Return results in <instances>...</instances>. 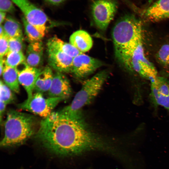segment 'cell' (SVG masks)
Returning a JSON list of instances; mask_svg holds the SVG:
<instances>
[{
	"mask_svg": "<svg viewBox=\"0 0 169 169\" xmlns=\"http://www.w3.org/2000/svg\"><path fill=\"white\" fill-rule=\"evenodd\" d=\"M35 138L46 150L59 156L107 146L105 141L89 127L81 112L69 115L59 111L52 112L41 120Z\"/></svg>",
	"mask_w": 169,
	"mask_h": 169,
	"instance_id": "6da1fadb",
	"label": "cell"
},
{
	"mask_svg": "<svg viewBox=\"0 0 169 169\" xmlns=\"http://www.w3.org/2000/svg\"><path fill=\"white\" fill-rule=\"evenodd\" d=\"M142 29L141 21L131 14L122 17L114 26L112 37L115 55L123 66L143 43Z\"/></svg>",
	"mask_w": 169,
	"mask_h": 169,
	"instance_id": "7a4b0ae2",
	"label": "cell"
},
{
	"mask_svg": "<svg viewBox=\"0 0 169 169\" xmlns=\"http://www.w3.org/2000/svg\"><path fill=\"white\" fill-rule=\"evenodd\" d=\"M35 119L32 115L11 110L7 113L0 146L7 147L25 142L34 133Z\"/></svg>",
	"mask_w": 169,
	"mask_h": 169,
	"instance_id": "3957f363",
	"label": "cell"
},
{
	"mask_svg": "<svg viewBox=\"0 0 169 169\" xmlns=\"http://www.w3.org/2000/svg\"><path fill=\"white\" fill-rule=\"evenodd\" d=\"M108 74V71L103 70L84 81L71 104L59 111L70 115L81 112L82 108L90 104L98 95Z\"/></svg>",
	"mask_w": 169,
	"mask_h": 169,
	"instance_id": "277c9868",
	"label": "cell"
},
{
	"mask_svg": "<svg viewBox=\"0 0 169 169\" xmlns=\"http://www.w3.org/2000/svg\"><path fill=\"white\" fill-rule=\"evenodd\" d=\"M20 10L27 21L44 36L49 25H53L45 13L29 0H12Z\"/></svg>",
	"mask_w": 169,
	"mask_h": 169,
	"instance_id": "5b68a950",
	"label": "cell"
},
{
	"mask_svg": "<svg viewBox=\"0 0 169 169\" xmlns=\"http://www.w3.org/2000/svg\"><path fill=\"white\" fill-rule=\"evenodd\" d=\"M61 98L48 97L46 98L43 93L35 92L29 99L17 105L18 108L45 118L52 112L53 110L61 101Z\"/></svg>",
	"mask_w": 169,
	"mask_h": 169,
	"instance_id": "8992f818",
	"label": "cell"
},
{
	"mask_svg": "<svg viewBox=\"0 0 169 169\" xmlns=\"http://www.w3.org/2000/svg\"><path fill=\"white\" fill-rule=\"evenodd\" d=\"M118 4L116 0H95L91 6L93 20L96 27L105 31L113 19Z\"/></svg>",
	"mask_w": 169,
	"mask_h": 169,
	"instance_id": "52a82bcc",
	"label": "cell"
},
{
	"mask_svg": "<svg viewBox=\"0 0 169 169\" xmlns=\"http://www.w3.org/2000/svg\"><path fill=\"white\" fill-rule=\"evenodd\" d=\"M143 43L135 49L124 67L150 81L158 75L153 65L146 57Z\"/></svg>",
	"mask_w": 169,
	"mask_h": 169,
	"instance_id": "ba28073f",
	"label": "cell"
},
{
	"mask_svg": "<svg viewBox=\"0 0 169 169\" xmlns=\"http://www.w3.org/2000/svg\"><path fill=\"white\" fill-rule=\"evenodd\" d=\"M103 65L100 60L82 53L73 58L71 73L78 79L86 78Z\"/></svg>",
	"mask_w": 169,
	"mask_h": 169,
	"instance_id": "9c48e42d",
	"label": "cell"
},
{
	"mask_svg": "<svg viewBox=\"0 0 169 169\" xmlns=\"http://www.w3.org/2000/svg\"><path fill=\"white\" fill-rule=\"evenodd\" d=\"M49 97L60 98L64 100L72 94L69 79L62 73L57 71L54 74L52 82L48 92Z\"/></svg>",
	"mask_w": 169,
	"mask_h": 169,
	"instance_id": "30bf717a",
	"label": "cell"
},
{
	"mask_svg": "<svg viewBox=\"0 0 169 169\" xmlns=\"http://www.w3.org/2000/svg\"><path fill=\"white\" fill-rule=\"evenodd\" d=\"M49 65L57 71L71 73L73 58L55 49L47 48Z\"/></svg>",
	"mask_w": 169,
	"mask_h": 169,
	"instance_id": "8fae6325",
	"label": "cell"
},
{
	"mask_svg": "<svg viewBox=\"0 0 169 169\" xmlns=\"http://www.w3.org/2000/svg\"><path fill=\"white\" fill-rule=\"evenodd\" d=\"M141 16L146 20L151 22L169 18V0H157L142 11Z\"/></svg>",
	"mask_w": 169,
	"mask_h": 169,
	"instance_id": "7c38bea8",
	"label": "cell"
},
{
	"mask_svg": "<svg viewBox=\"0 0 169 169\" xmlns=\"http://www.w3.org/2000/svg\"><path fill=\"white\" fill-rule=\"evenodd\" d=\"M42 71L41 69L30 66L27 64L18 70L19 84L25 89L27 99L32 96L36 81Z\"/></svg>",
	"mask_w": 169,
	"mask_h": 169,
	"instance_id": "4fadbf2b",
	"label": "cell"
},
{
	"mask_svg": "<svg viewBox=\"0 0 169 169\" xmlns=\"http://www.w3.org/2000/svg\"><path fill=\"white\" fill-rule=\"evenodd\" d=\"M43 49L41 41L30 42L27 47L25 56L26 62L28 66L37 68L43 60Z\"/></svg>",
	"mask_w": 169,
	"mask_h": 169,
	"instance_id": "5bb4252c",
	"label": "cell"
},
{
	"mask_svg": "<svg viewBox=\"0 0 169 169\" xmlns=\"http://www.w3.org/2000/svg\"><path fill=\"white\" fill-rule=\"evenodd\" d=\"M69 43L82 53L89 51L93 45L92 38L88 33L83 30L73 33L69 38Z\"/></svg>",
	"mask_w": 169,
	"mask_h": 169,
	"instance_id": "9a60e30c",
	"label": "cell"
},
{
	"mask_svg": "<svg viewBox=\"0 0 169 169\" xmlns=\"http://www.w3.org/2000/svg\"><path fill=\"white\" fill-rule=\"evenodd\" d=\"M47 45L48 48L55 49L73 58L83 53L70 43L64 42L56 36L49 38Z\"/></svg>",
	"mask_w": 169,
	"mask_h": 169,
	"instance_id": "2e32d148",
	"label": "cell"
},
{
	"mask_svg": "<svg viewBox=\"0 0 169 169\" xmlns=\"http://www.w3.org/2000/svg\"><path fill=\"white\" fill-rule=\"evenodd\" d=\"M5 83L13 91L19 93L20 91L18 73L16 67L6 65L2 74Z\"/></svg>",
	"mask_w": 169,
	"mask_h": 169,
	"instance_id": "e0dca14e",
	"label": "cell"
},
{
	"mask_svg": "<svg viewBox=\"0 0 169 169\" xmlns=\"http://www.w3.org/2000/svg\"><path fill=\"white\" fill-rule=\"evenodd\" d=\"M3 26L5 33L8 38L23 37L21 24L12 17H7Z\"/></svg>",
	"mask_w": 169,
	"mask_h": 169,
	"instance_id": "ac0fdd59",
	"label": "cell"
},
{
	"mask_svg": "<svg viewBox=\"0 0 169 169\" xmlns=\"http://www.w3.org/2000/svg\"><path fill=\"white\" fill-rule=\"evenodd\" d=\"M25 31L30 42L41 41L44 37L33 25L29 23L23 16L21 17Z\"/></svg>",
	"mask_w": 169,
	"mask_h": 169,
	"instance_id": "d6986e66",
	"label": "cell"
},
{
	"mask_svg": "<svg viewBox=\"0 0 169 169\" xmlns=\"http://www.w3.org/2000/svg\"><path fill=\"white\" fill-rule=\"evenodd\" d=\"M5 62L7 66L16 67L26 61L25 56L22 52H8L6 55Z\"/></svg>",
	"mask_w": 169,
	"mask_h": 169,
	"instance_id": "ffe728a7",
	"label": "cell"
},
{
	"mask_svg": "<svg viewBox=\"0 0 169 169\" xmlns=\"http://www.w3.org/2000/svg\"><path fill=\"white\" fill-rule=\"evenodd\" d=\"M156 58L163 68L169 70V44H164L160 48L156 54Z\"/></svg>",
	"mask_w": 169,
	"mask_h": 169,
	"instance_id": "44dd1931",
	"label": "cell"
},
{
	"mask_svg": "<svg viewBox=\"0 0 169 169\" xmlns=\"http://www.w3.org/2000/svg\"><path fill=\"white\" fill-rule=\"evenodd\" d=\"M0 85V101L7 105L13 103L15 99L13 91L2 80Z\"/></svg>",
	"mask_w": 169,
	"mask_h": 169,
	"instance_id": "7402d4cb",
	"label": "cell"
},
{
	"mask_svg": "<svg viewBox=\"0 0 169 169\" xmlns=\"http://www.w3.org/2000/svg\"><path fill=\"white\" fill-rule=\"evenodd\" d=\"M23 37L9 38L8 52H22L23 48Z\"/></svg>",
	"mask_w": 169,
	"mask_h": 169,
	"instance_id": "603a6c76",
	"label": "cell"
},
{
	"mask_svg": "<svg viewBox=\"0 0 169 169\" xmlns=\"http://www.w3.org/2000/svg\"><path fill=\"white\" fill-rule=\"evenodd\" d=\"M44 89V92H48L51 85L54 74L52 69L49 67H46L43 69Z\"/></svg>",
	"mask_w": 169,
	"mask_h": 169,
	"instance_id": "cb8c5ba5",
	"label": "cell"
},
{
	"mask_svg": "<svg viewBox=\"0 0 169 169\" xmlns=\"http://www.w3.org/2000/svg\"><path fill=\"white\" fill-rule=\"evenodd\" d=\"M9 51V38L5 35L0 36V57L3 58Z\"/></svg>",
	"mask_w": 169,
	"mask_h": 169,
	"instance_id": "d4e9b609",
	"label": "cell"
},
{
	"mask_svg": "<svg viewBox=\"0 0 169 169\" xmlns=\"http://www.w3.org/2000/svg\"><path fill=\"white\" fill-rule=\"evenodd\" d=\"M12 0H0V11L13 13L15 9Z\"/></svg>",
	"mask_w": 169,
	"mask_h": 169,
	"instance_id": "484cf974",
	"label": "cell"
},
{
	"mask_svg": "<svg viewBox=\"0 0 169 169\" xmlns=\"http://www.w3.org/2000/svg\"><path fill=\"white\" fill-rule=\"evenodd\" d=\"M44 83L43 70L37 78L34 85V91L35 92L43 93L44 92Z\"/></svg>",
	"mask_w": 169,
	"mask_h": 169,
	"instance_id": "4316f807",
	"label": "cell"
},
{
	"mask_svg": "<svg viewBox=\"0 0 169 169\" xmlns=\"http://www.w3.org/2000/svg\"><path fill=\"white\" fill-rule=\"evenodd\" d=\"M66 0H44L47 3L54 6H58L64 3Z\"/></svg>",
	"mask_w": 169,
	"mask_h": 169,
	"instance_id": "83f0119b",
	"label": "cell"
},
{
	"mask_svg": "<svg viewBox=\"0 0 169 169\" xmlns=\"http://www.w3.org/2000/svg\"><path fill=\"white\" fill-rule=\"evenodd\" d=\"M7 105L6 104L0 101V120L1 122H2V120Z\"/></svg>",
	"mask_w": 169,
	"mask_h": 169,
	"instance_id": "f1b7e54d",
	"label": "cell"
},
{
	"mask_svg": "<svg viewBox=\"0 0 169 169\" xmlns=\"http://www.w3.org/2000/svg\"><path fill=\"white\" fill-rule=\"evenodd\" d=\"M6 66V64L5 62V59L3 58H0V75L2 74L3 70L5 67Z\"/></svg>",
	"mask_w": 169,
	"mask_h": 169,
	"instance_id": "f546056e",
	"label": "cell"
},
{
	"mask_svg": "<svg viewBox=\"0 0 169 169\" xmlns=\"http://www.w3.org/2000/svg\"><path fill=\"white\" fill-rule=\"evenodd\" d=\"M6 13L3 12H0V24H2L6 19Z\"/></svg>",
	"mask_w": 169,
	"mask_h": 169,
	"instance_id": "4dcf8cb0",
	"label": "cell"
},
{
	"mask_svg": "<svg viewBox=\"0 0 169 169\" xmlns=\"http://www.w3.org/2000/svg\"><path fill=\"white\" fill-rule=\"evenodd\" d=\"M5 34V33L3 25L1 24L0 25V36Z\"/></svg>",
	"mask_w": 169,
	"mask_h": 169,
	"instance_id": "1f68e13d",
	"label": "cell"
}]
</instances>
